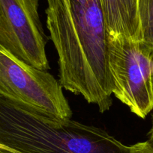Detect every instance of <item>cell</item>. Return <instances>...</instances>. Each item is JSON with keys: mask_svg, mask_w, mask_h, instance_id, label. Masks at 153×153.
<instances>
[{"mask_svg": "<svg viewBox=\"0 0 153 153\" xmlns=\"http://www.w3.org/2000/svg\"><path fill=\"white\" fill-rule=\"evenodd\" d=\"M129 153H153V146L148 140L140 142L129 146Z\"/></svg>", "mask_w": 153, "mask_h": 153, "instance_id": "obj_8", "label": "cell"}, {"mask_svg": "<svg viewBox=\"0 0 153 153\" xmlns=\"http://www.w3.org/2000/svg\"><path fill=\"white\" fill-rule=\"evenodd\" d=\"M65 1H67V0H65Z\"/></svg>", "mask_w": 153, "mask_h": 153, "instance_id": "obj_12", "label": "cell"}, {"mask_svg": "<svg viewBox=\"0 0 153 153\" xmlns=\"http://www.w3.org/2000/svg\"><path fill=\"white\" fill-rule=\"evenodd\" d=\"M3 153H129L106 130L71 119L53 120L0 96Z\"/></svg>", "mask_w": 153, "mask_h": 153, "instance_id": "obj_2", "label": "cell"}, {"mask_svg": "<svg viewBox=\"0 0 153 153\" xmlns=\"http://www.w3.org/2000/svg\"><path fill=\"white\" fill-rule=\"evenodd\" d=\"M46 25L58 54L60 85L104 113L112 106L108 33L100 0H46Z\"/></svg>", "mask_w": 153, "mask_h": 153, "instance_id": "obj_1", "label": "cell"}, {"mask_svg": "<svg viewBox=\"0 0 153 153\" xmlns=\"http://www.w3.org/2000/svg\"><path fill=\"white\" fill-rule=\"evenodd\" d=\"M138 0H100L108 34L140 42Z\"/></svg>", "mask_w": 153, "mask_h": 153, "instance_id": "obj_6", "label": "cell"}, {"mask_svg": "<svg viewBox=\"0 0 153 153\" xmlns=\"http://www.w3.org/2000/svg\"><path fill=\"white\" fill-rule=\"evenodd\" d=\"M140 43L153 55V0H138Z\"/></svg>", "mask_w": 153, "mask_h": 153, "instance_id": "obj_7", "label": "cell"}, {"mask_svg": "<svg viewBox=\"0 0 153 153\" xmlns=\"http://www.w3.org/2000/svg\"><path fill=\"white\" fill-rule=\"evenodd\" d=\"M148 141L153 146V114H152V127L150 128V131L148 134Z\"/></svg>", "mask_w": 153, "mask_h": 153, "instance_id": "obj_9", "label": "cell"}, {"mask_svg": "<svg viewBox=\"0 0 153 153\" xmlns=\"http://www.w3.org/2000/svg\"><path fill=\"white\" fill-rule=\"evenodd\" d=\"M0 153H3V152H2V151H1V150H0Z\"/></svg>", "mask_w": 153, "mask_h": 153, "instance_id": "obj_11", "label": "cell"}, {"mask_svg": "<svg viewBox=\"0 0 153 153\" xmlns=\"http://www.w3.org/2000/svg\"><path fill=\"white\" fill-rule=\"evenodd\" d=\"M108 65L112 94L144 119L153 110V55L140 42L108 34Z\"/></svg>", "mask_w": 153, "mask_h": 153, "instance_id": "obj_4", "label": "cell"}, {"mask_svg": "<svg viewBox=\"0 0 153 153\" xmlns=\"http://www.w3.org/2000/svg\"><path fill=\"white\" fill-rule=\"evenodd\" d=\"M152 85H153V74L152 76Z\"/></svg>", "mask_w": 153, "mask_h": 153, "instance_id": "obj_10", "label": "cell"}, {"mask_svg": "<svg viewBox=\"0 0 153 153\" xmlns=\"http://www.w3.org/2000/svg\"><path fill=\"white\" fill-rule=\"evenodd\" d=\"M0 96L53 120L71 119L59 82L19 59L0 44Z\"/></svg>", "mask_w": 153, "mask_h": 153, "instance_id": "obj_3", "label": "cell"}, {"mask_svg": "<svg viewBox=\"0 0 153 153\" xmlns=\"http://www.w3.org/2000/svg\"><path fill=\"white\" fill-rule=\"evenodd\" d=\"M39 0H0V44L28 65L50 70Z\"/></svg>", "mask_w": 153, "mask_h": 153, "instance_id": "obj_5", "label": "cell"}]
</instances>
